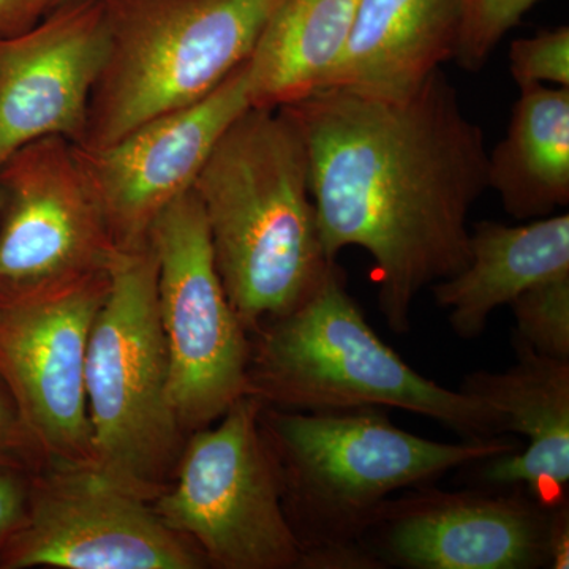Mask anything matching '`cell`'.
<instances>
[{
    "instance_id": "25",
    "label": "cell",
    "mask_w": 569,
    "mask_h": 569,
    "mask_svg": "<svg viewBox=\"0 0 569 569\" xmlns=\"http://www.w3.org/2000/svg\"><path fill=\"white\" fill-rule=\"evenodd\" d=\"M549 568H569V501L550 508Z\"/></svg>"
},
{
    "instance_id": "20",
    "label": "cell",
    "mask_w": 569,
    "mask_h": 569,
    "mask_svg": "<svg viewBox=\"0 0 569 569\" xmlns=\"http://www.w3.org/2000/svg\"><path fill=\"white\" fill-rule=\"evenodd\" d=\"M509 307L516 321L512 337L539 355L569 359V274L535 284Z\"/></svg>"
},
{
    "instance_id": "26",
    "label": "cell",
    "mask_w": 569,
    "mask_h": 569,
    "mask_svg": "<svg viewBox=\"0 0 569 569\" xmlns=\"http://www.w3.org/2000/svg\"><path fill=\"white\" fill-rule=\"evenodd\" d=\"M29 441L32 443L22 426L20 415L0 392V462L17 455L21 447L29 445Z\"/></svg>"
},
{
    "instance_id": "6",
    "label": "cell",
    "mask_w": 569,
    "mask_h": 569,
    "mask_svg": "<svg viewBox=\"0 0 569 569\" xmlns=\"http://www.w3.org/2000/svg\"><path fill=\"white\" fill-rule=\"evenodd\" d=\"M86 396L92 467L156 500L181 456L182 427L171 399L149 238L112 252L107 296L89 337Z\"/></svg>"
},
{
    "instance_id": "23",
    "label": "cell",
    "mask_w": 569,
    "mask_h": 569,
    "mask_svg": "<svg viewBox=\"0 0 569 569\" xmlns=\"http://www.w3.org/2000/svg\"><path fill=\"white\" fill-rule=\"evenodd\" d=\"M54 0H0V37L14 36L37 24Z\"/></svg>"
},
{
    "instance_id": "7",
    "label": "cell",
    "mask_w": 569,
    "mask_h": 569,
    "mask_svg": "<svg viewBox=\"0 0 569 569\" xmlns=\"http://www.w3.org/2000/svg\"><path fill=\"white\" fill-rule=\"evenodd\" d=\"M263 403L246 395L212 425L193 430L157 515L192 541L211 567L299 569L279 477L263 433Z\"/></svg>"
},
{
    "instance_id": "12",
    "label": "cell",
    "mask_w": 569,
    "mask_h": 569,
    "mask_svg": "<svg viewBox=\"0 0 569 569\" xmlns=\"http://www.w3.org/2000/svg\"><path fill=\"white\" fill-rule=\"evenodd\" d=\"M549 522V509L519 486L426 485L388 498L365 546L377 569H541Z\"/></svg>"
},
{
    "instance_id": "18",
    "label": "cell",
    "mask_w": 569,
    "mask_h": 569,
    "mask_svg": "<svg viewBox=\"0 0 569 569\" xmlns=\"http://www.w3.org/2000/svg\"><path fill=\"white\" fill-rule=\"evenodd\" d=\"M519 89L507 134L488 156V189L529 222L569 203V88Z\"/></svg>"
},
{
    "instance_id": "5",
    "label": "cell",
    "mask_w": 569,
    "mask_h": 569,
    "mask_svg": "<svg viewBox=\"0 0 569 569\" xmlns=\"http://www.w3.org/2000/svg\"><path fill=\"white\" fill-rule=\"evenodd\" d=\"M282 0H100L107 52L78 148H107L200 102L250 56Z\"/></svg>"
},
{
    "instance_id": "15",
    "label": "cell",
    "mask_w": 569,
    "mask_h": 569,
    "mask_svg": "<svg viewBox=\"0 0 569 569\" xmlns=\"http://www.w3.org/2000/svg\"><path fill=\"white\" fill-rule=\"evenodd\" d=\"M511 340L515 366L475 370L458 389L498 411L505 433L527 438L526 447L463 468L477 486H519L542 507L556 508L569 501V359Z\"/></svg>"
},
{
    "instance_id": "27",
    "label": "cell",
    "mask_w": 569,
    "mask_h": 569,
    "mask_svg": "<svg viewBox=\"0 0 569 569\" xmlns=\"http://www.w3.org/2000/svg\"><path fill=\"white\" fill-rule=\"evenodd\" d=\"M67 2H73V0H54V3H52V9H54V7L62 6V3Z\"/></svg>"
},
{
    "instance_id": "2",
    "label": "cell",
    "mask_w": 569,
    "mask_h": 569,
    "mask_svg": "<svg viewBox=\"0 0 569 569\" xmlns=\"http://www.w3.org/2000/svg\"><path fill=\"white\" fill-rule=\"evenodd\" d=\"M385 411L261 408L260 429L301 553L299 569H377L365 539L388 498L522 448L508 436L429 440L400 429Z\"/></svg>"
},
{
    "instance_id": "10",
    "label": "cell",
    "mask_w": 569,
    "mask_h": 569,
    "mask_svg": "<svg viewBox=\"0 0 569 569\" xmlns=\"http://www.w3.org/2000/svg\"><path fill=\"white\" fill-rule=\"evenodd\" d=\"M149 500L92 466H54L11 535L7 567L200 569L203 553Z\"/></svg>"
},
{
    "instance_id": "8",
    "label": "cell",
    "mask_w": 569,
    "mask_h": 569,
    "mask_svg": "<svg viewBox=\"0 0 569 569\" xmlns=\"http://www.w3.org/2000/svg\"><path fill=\"white\" fill-rule=\"evenodd\" d=\"M157 302L182 430L216 422L247 395L250 336L224 291L200 201L181 194L149 230Z\"/></svg>"
},
{
    "instance_id": "14",
    "label": "cell",
    "mask_w": 569,
    "mask_h": 569,
    "mask_svg": "<svg viewBox=\"0 0 569 569\" xmlns=\"http://www.w3.org/2000/svg\"><path fill=\"white\" fill-rule=\"evenodd\" d=\"M104 52L100 0L62 3L32 28L0 37V167L41 138L81 141Z\"/></svg>"
},
{
    "instance_id": "3",
    "label": "cell",
    "mask_w": 569,
    "mask_h": 569,
    "mask_svg": "<svg viewBox=\"0 0 569 569\" xmlns=\"http://www.w3.org/2000/svg\"><path fill=\"white\" fill-rule=\"evenodd\" d=\"M192 190L249 336L306 301L336 263L321 239L305 141L282 108L242 112Z\"/></svg>"
},
{
    "instance_id": "24",
    "label": "cell",
    "mask_w": 569,
    "mask_h": 569,
    "mask_svg": "<svg viewBox=\"0 0 569 569\" xmlns=\"http://www.w3.org/2000/svg\"><path fill=\"white\" fill-rule=\"evenodd\" d=\"M26 515V496L20 482L0 471V542L21 526Z\"/></svg>"
},
{
    "instance_id": "9",
    "label": "cell",
    "mask_w": 569,
    "mask_h": 569,
    "mask_svg": "<svg viewBox=\"0 0 569 569\" xmlns=\"http://www.w3.org/2000/svg\"><path fill=\"white\" fill-rule=\"evenodd\" d=\"M114 249L74 142L41 138L0 167V305L102 276Z\"/></svg>"
},
{
    "instance_id": "4",
    "label": "cell",
    "mask_w": 569,
    "mask_h": 569,
    "mask_svg": "<svg viewBox=\"0 0 569 569\" xmlns=\"http://www.w3.org/2000/svg\"><path fill=\"white\" fill-rule=\"evenodd\" d=\"M250 346L247 395L263 406L396 408L433 419L462 440L507 436L492 407L429 380L378 337L337 261L306 301L250 335Z\"/></svg>"
},
{
    "instance_id": "22",
    "label": "cell",
    "mask_w": 569,
    "mask_h": 569,
    "mask_svg": "<svg viewBox=\"0 0 569 569\" xmlns=\"http://www.w3.org/2000/svg\"><path fill=\"white\" fill-rule=\"evenodd\" d=\"M509 71L523 86L569 88V29L560 26L512 41Z\"/></svg>"
},
{
    "instance_id": "16",
    "label": "cell",
    "mask_w": 569,
    "mask_h": 569,
    "mask_svg": "<svg viewBox=\"0 0 569 569\" xmlns=\"http://www.w3.org/2000/svg\"><path fill=\"white\" fill-rule=\"evenodd\" d=\"M458 31V0H358L346 50L323 89L406 97L455 59Z\"/></svg>"
},
{
    "instance_id": "21",
    "label": "cell",
    "mask_w": 569,
    "mask_h": 569,
    "mask_svg": "<svg viewBox=\"0 0 569 569\" xmlns=\"http://www.w3.org/2000/svg\"><path fill=\"white\" fill-rule=\"evenodd\" d=\"M539 0H458L459 31L455 59L460 69L478 71L497 44Z\"/></svg>"
},
{
    "instance_id": "13",
    "label": "cell",
    "mask_w": 569,
    "mask_h": 569,
    "mask_svg": "<svg viewBox=\"0 0 569 569\" xmlns=\"http://www.w3.org/2000/svg\"><path fill=\"white\" fill-rule=\"evenodd\" d=\"M250 107L246 62L200 102L142 123L107 148L77 146L116 246L148 238L157 217L192 190L217 142Z\"/></svg>"
},
{
    "instance_id": "11",
    "label": "cell",
    "mask_w": 569,
    "mask_h": 569,
    "mask_svg": "<svg viewBox=\"0 0 569 569\" xmlns=\"http://www.w3.org/2000/svg\"><path fill=\"white\" fill-rule=\"evenodd\" d=\"M108 271L0 305V372L33 447L54 466H92L86 358Z\"/></svg>"
},
{
    "instance_id": "19",
    "label": "cell",
    "mask_w": 569,
    "mask_h": 569,
    "mask_svg": "<svg viewBox=\"0 0 569 569\" xmlns=\"http://www.w3.org/2000/svg\"><path fill=\"white\" fill-rule=\"evenodd\" d=\"M358 0H282L247 61L253 108L321 91L342 58Z\"/></svg>"
},
{
    "instance_id": "17",
    "label": "cell",
    "mask_w": 569,
    "mask_h": 569,
    "mask_svg": "<svg viewBox=\"0 0 569 569\" xmlns=\"http://www.w3.org/2000/svg\"><path fill=\"white\" fill-rule=\"evenodd\" d=\"M561 274H569L568 213L520 224L481 220L470 228L466 268L430 291L436 305L448 310L455 335L473 340L498 307Z\"/></svg>"
},
{
    "instance_id": "1",
    "label": "cell",
    "mask_w": 569,
    "mask_h": 569,
    "mask_svg": "<svg viewBox=\"0 0 569 569\" xmlns=\"http://www.w3.org/2000/svg\"><path fill=\"white\" fill-rule=\"evenodd\" d=\"M305 141L331 260L373 261L378 309L407 335L418 296L468 261V213L488 189L481 127L441 71L399 99L323 89L282 107Z\"/></svg>"
}]
</instances>
